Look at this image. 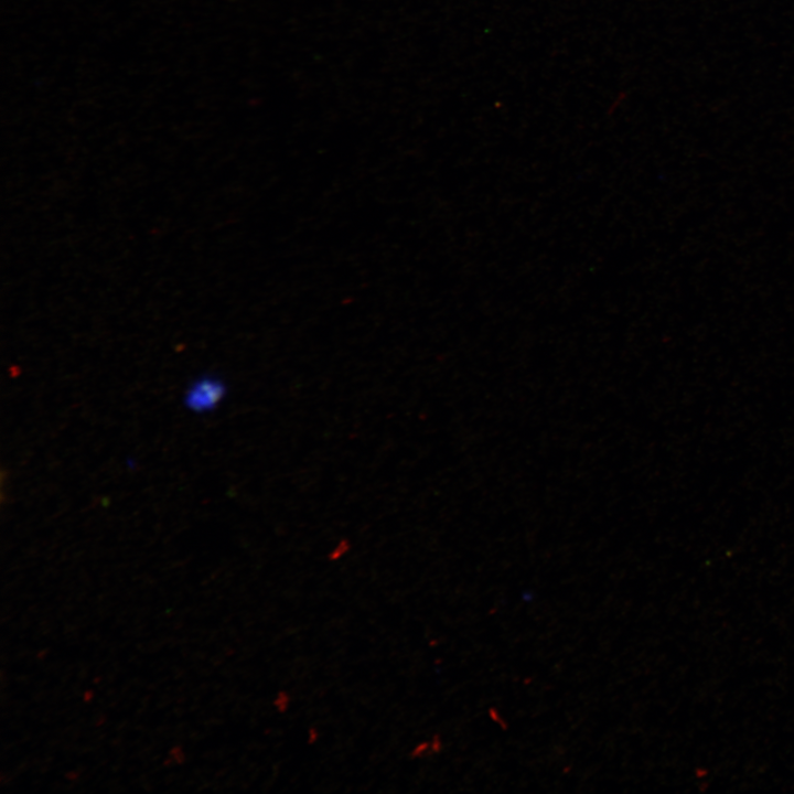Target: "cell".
I'll return each instance as SVG.
<instances>
[{
  "label": "cell",
  "mask_w": 794,
  "mask_h": 794,
  "mask_svg": "<svg viewBox=\"0 0 794 794\" xmlns=\"http://www.w3.org/2000/svg\"><path fill=\"white\" fill-rule=\"evenodd\" d=\"M431 754H437L442 750V739L438 733L430 738Z\"/></svg>",
  "instance_id": "obj_5"
},
{
  "label": "cell",
  "mask_w": 794,
  "mask_h": 794,
  "mask_svg": "<svg viewBox=\"0 0 794 794\" xmlns=\"http://www.w3.org/2000/svg\"><path fill=\"white\" fill-rule=\"evenodd\" d=\"M320 739V731L316 727L312 726L307 730V743L312 745L315 744Z\"/></svg>",
  "instance_id": "obj_4"
},
{
  "label": "cell",
  "mask_w": 794,
  "mask_h": 794,
  "mask_svg": "<svg viewBox=\"0 0 794 794\" xmlns=\"http://www.w3.org/2000/svg\"><path fill=\"white\" fill-rule=\"evenodd\" d=\"M291 695L286 689H279L273 696L272 705L279 713H286L291 706Z\"/></svg>",
  "instance_id": "obj_2"
},
{
  "label": "cell",
  "mask_w": 794,
  "mask_h": 794,
  "mask_svg": "<svg viewBox=\"0 0 794 794\" xmlns=\"http://www.w3.org/2000/svg\"><path fill=\"white\" fill-rule=\"evenodd\" d=\"M227 393V384L221 376L213 373H203L193 378L186 386L182 396V404L192 414L205 415L219 407Z\"/></svg>",
  "instance_id": "obj_1"
},
{
  "label": "cell",
  "mask_w": 794,
  "mask_h": 794,
  "mask_svg": "<svg viewBox=\"0 0 794 794\" xmlns=\"http://www.w3.org/2000/svg\"><path fill=\"white\" fill-rule=\"evenodd\" d=\"M429 754H431L430 740L419 741L409 751V758L411 760L421 759Z\"/></svg>",
  "instance_id": "obj_3"
}]
</instances>
